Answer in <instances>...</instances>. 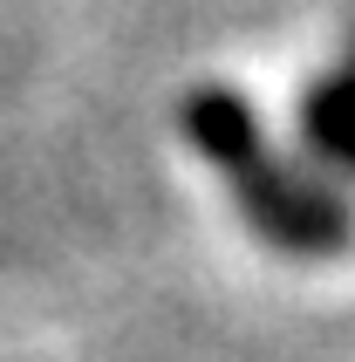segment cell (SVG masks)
<instances>
[{
	"mask_svg": "<svg viewBox=\"0 0 355 362\" xmlns=\"http://www.w3.org/2000/svg\"><path fill=\"white\" fill-rule=\"evenodd\" d=\"M226 178H233V199L246 212V226L267 246H280V253L328 260V253H349L355 246V205L342 199L335 185H321L315 171L260 151V158H246Z\"/></svg>",
	"mask_w": 355,
	"mask_h": 362,
	"instance_id": "6da1fadb",
	"label": "cell"
},
{
	"mask_svg": "<svg viewBox=\"0 0 355 362\" xmlns=\"http://www.w3.org/2000/svg\"><path fill=\"white\" fill-rule=\"evenodd\" d=\"M178 123H185V144H192L205 164H219V171H239L246 158H260L267 144H260V117L253 103L239 96V89H192L185 96V110H178Z\"/></svg>",
	"mask_w": 355,
	"mask_h": 362,
	"instance_id": "7a4b0ae2",
	"label": "cell"
},
{
	"mask_svg": "<svg viewBox=\"0 0 355 362\" xmlns=\"http://www.w3.org/2000/svg\"><path fill=\"white\" fill-rule=\"evenodd\" d=\"M301 130H308V151H315L328 171H349L355 178V62L328 69V76L308 89Z\"/></svg>",
	"mask_w": 355,
	"mask_h": 362,
	"instance_id": "3957f363",
	"label": "cell"
}]
</instances>
